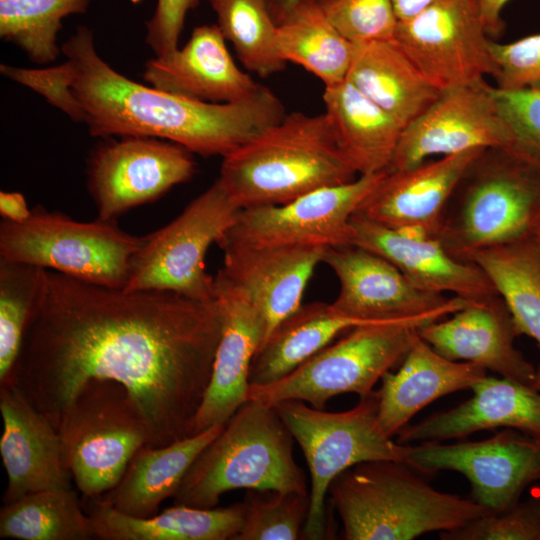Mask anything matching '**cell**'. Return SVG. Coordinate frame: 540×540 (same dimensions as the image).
Wrapping results in <instances>:
<instances>
[{
    "label": "cell",
    "mask_w": 540,
    "mask_h": 540,
    "mask_svg": "<svg viewBox=\"0 0 540 540\" xmlns=\"http://www.w3.org/2000/svg\"><path fill=\"white\" fill-rule=\"evenodd\" d=\"M221 331L216 300L109 288L47 270L5 381L55 427L86 383L118 382L147 423L149 446H165L193 435Z\"/></svg>",
    "instance_id": "6da1fadb"
},
{
    "label": "cell",
    "mask_w": 540,
    "mask_h": 540,
    "mask_svg": "<svg viewBox=\"0 0 540 540\" xmlns=\"http://www.w3.org/2000/svg\"><path fill=\"white\" fill-rule=\"evenodd\" d=\"M61 51L83 123L93 137H156L193 154L223 158L286 115L281 100L263 85L239 101L210 103L134 82L98 55L86 26L78 27Z\"/></svg>",
    "instance_id": "7a4b0ae2"
},
{
    "label": "cell",
    "mask_w": 540,
    "mask_h": 540,
    "mask_svg": "<svg viewBox=\"0 0 540 540\" xmlns=\"http://www.w3.org/2000/svg\"><path fill=\"white\" fill-rule=\"evenodd\" d=\"M357 175L325 112H292L223 157L218 180L244 209L285 204Z\"/></svg>",
    "instance_id": "3957f363"
},
{
    "label": "cell",
    "mask_w": 540,
    "mask_h": 540,
    "mask_svg": "<svg viewBox=\"0 0 540 540\" xmlns=\"http://www.w3.org/2000/svg\"><path fill=\"white\" fill-rule=\"evenodd\" d=\"M405 462L370 460L341 472L327 495L345 540H411L449 532L488 513L473 499L439 491Z\"/></svg>",
    "instance_id": "277c9868"
},
{
    "label": "cell",
    "mask_w": 540,
    "mask_h": 540,
    "mask_svg": "<svg viewBox=\"0 0 540 540\" xmlns=\"http://www.w3.org/2000/svg\"><path fill=\"white\" fill-rule=\"evenodd\" d=\"M293 440L273 405L245 401L193 461L173 504L215 508L224 493L236 489L309 494Z\"/></svg>",
    "instance_id": "5b68a950"
},
{
    "label": "cell",
    "mask_w": 540,
    "mask_h": 540,
    "mask_svg": "<svg viewBox=\"0 0 540 540\" xmlns=\"http://www.w3.org/2000/svg\"><path fill=\"white\" fill-rule=\"evenodd\" d=\"M540 224V173L501 149H486L449 200L435 236L469 262L474 252L534 235Z\"/></svg>",
    "instance_id": "8992f818"
},
{
    "label": "cell",
    "mask_w": 540,
    "mask_h": 540,
    "mask_svg": "<svg viewBox=\"0 0 540 540\" xmlns=\"http://www.w3.org/2000/svg\"><path fill=\"white\" fill-rule=\"evenodd\" d=\"M273 406L302 449L310 471V507L302 539L330 536L326 497L331 482L341 472L370 460L406 463L408 445L386 437L377 427L376 391L343 412H328L300 400Z\"/></svg>",
    "instance_id": "52a82bcc"
},
{
    "label": "cell",
    "mask_w": 540,
    "mask_h": 540,
    "mask_svg": "<svg viewBox=\"0 0 540 540\" xmlns=\"http://www.w3.org/2000/svg\"><path fill=\"white\" fill-rule=\"evenodd\" d=\"M142 242L116 221H77L42 206L23 222L0 224V257L109 288H124Z\"/></svg>",
    "instance_id": "ba28073f"
},
{
    "label": "cell",
    "mask_w": 540,
    "mask_h": 540,
    "mask_svg": "<svg viewBox=\"0 0 540 540\" xmlns=\"http://www.w3.org/2000/svg\"><path fill=\"white\" fill-rule=\"evenodd\" d=\"M56 429L84 499L111 490L136 452L151 441L147 423L127 389L112 380L86 383L61 414Z\"/></svg>",
    "instance_id": "9c48e42d"
},
{
    "label": "cell",
    "mask_w": 540,
    "mask_h": 540,
    "mask_svg": "<svg viewBox=\"0 0 540 540\" xmlns=\"http://www.w3.org/2000/svg\"><path fill=\"white\" fill-rule=\"evenodd\" d=\"M423 326L419 322L355 326L284 377L266 385H249L247 400L270 405L300 400L324 409L330 398L340 394L366 397L385 373L401 363Z\"/></svg>",
    "instance_id": "30bf717a"
},
{
    "label": "cell",
    "mask_w": 540,
    "mask_h": 540,
    "mask_svg": "<svg viewBox=\"0 0 540 540\" xmlns=\"http://www.w3.org/2000/svg\"><path fill=\"white\" fill-rule=\"evenodd\" d=\"M240 211L217 179L171 222L142 236L123 289L215 300V277L207 272L206 254L235 224Z\"/></svg>",
    "instance_id": "8fae6325"
},
{
    "label": "cell",
    "mask_w": 540,
    "mask_h": 540,
    "mask_svg": "<svg viewBox=\"0 0 540 540\" xmlns=\"http://www.w3.org/2000/svg\"><path fill=\"white\" fill-rule=\"evenodd\" d=\"M479 0H438L399 21L394 40L421 74L444 91L496 77Z\"/></svg>",
    "instance_id": "7c38bea8"
},
{
    "label": "cell",
    "mask_w": 540,
    "mask_h": 540,
    "mask_svg": "<svg viewBox=\"0 0 540 540\" xmlns=\"http://www.w3.org/2000/svg\"><path fill=\"white\" fill-rule=\"evenodd\" d=\"M87 160V189L98 218L116 219L153 202L196 172L193 153L175 142L145 136L108 137Z\"/></svg>",
    "instance_id": "4fadbf2b"
},
{
    "label": "cell",
    "mask_w": 540,
    "mask_h": 540,
    "mask_svg": "<svg viewBox=\"0 0 540 540\" xmlns=\"http://www.w3.org/2000/svg\"><path fill=\"white\" fill-rule=\"evenodd\" d=\"M387 170L318 189L281 205L241 209L219 243L252 246L350 245L351 218Z\"/></svg>",
    "instance_id": "5bb4252c"
},
{
    "label": "cell",
    "mask_w": 540,
    "mask_h": 540,
    "mask_svg": "<svg viewBox=\"0 0 540 540\" xmlns=\"http://www.w3.org/2000/svg\"><path fill=\"white\" fill-rule=\"evenodd\" d=\"M406 463L420 473L464 475L472 499L494 513L515 505L529 485L540 481V442L505 428L481 441L408 445Z\"/></svg>",
    "instance_id": "9a60e30c"
},
{
    "label": "cell",
    "mask_w": 540,
    "mask_h": 540,
    "mask_svg": "<svg viewBox=\"0 0 540 540\" xmlns=\"http://www.w3.org/2000/svg\"><path fill=\"white\" fill-rule=\"evenodd\" d=\"M322 263L339 281L331 303L340 313L365 323L430 324L465 307L469 301L416 288L384 257L355 245L328 247Z\"/></svg>",
    "instance_id": "2e32d148"
},
{
    "label": "cell",
    "mask_w": 540,
    "mask_h": 540,
    "mask_svg": "<svg viewBox=\"0 0 540 540\" xmlns=\"http://www.w3.org/2000/svg\"><path fill=\"white\" fill-rule=\"evenodd\" d=\"M507 142V128L492 87L483 80L441 91L404 127L387 170H408L433 155L447 156L476 148L504 149Z\"/></svg>",
    "instance_id": "e0dca14e"
},
{
    "label": "cell",
    "mask_w": 540,
    "mask_h": 540,
    "mask_svg": "<svg viewBox=\"0 0 540 540\" xmlns=\"http://www.w3.org/2000/svg\"><path fill=\"white\" fill-rule=\"evenodd\" d=\"M484 150L442 156L408 170H387L353 215L398 231L435 237L449 200Z\"/></svg>",
    "instance_id": "ac0fdd59"
},
{
    "label": "cell",
    "mask_w": 540,
    "mask_h": 540,
    "mask_svg": "<svg viewBox=\"0 0 540 540\" xmlns=\"http://www.w3.org/2000/svg\"><path fill=\"white\" fill-rule=\"evenodd\" d=\"M215 300L222 331L210 382L195 416L193 434L227 422L247 401L251 362L265 339L261 313L246 293L220 270L215 276Z\"/></svg>",
    "instance_id": "d6986e66"
},
{
    "label": "cell",
    "mask_w": 540,
    "mask_h": 540,
    "mask_svg": "<svg viewBox=\"0 0 540 540\" xmlns=\"http://www.w3.org/2000/svg\"><path fill=\"white\" fill-rule=\"evenodd\" d=\"M0 411V454L8 477L3 504L41 490L71 488L56 427L12 381L0 383Z\"/></svg>",
    "instance_id": "ffe728a7"
},
{
    "label": "cell",
    "mask_w": 540,
    "mask_h": 540,
    "mask_svg": "<svg viewBox=\"0 0 540 540\" xmlns=\"http://www.w3.org/2000/svg\"><path fill=\"white\" fill-rule=\"evenodd\" d=\"M419 334L449 360L474 363L532 387L536 366L515 347L520 335L499 295L469 302L451 317L423 326Z\"/></svg>",
    "instance_id": "44dd1931"
},
{
    "label": "cell",
    "mask_w": 540,
    "mask_h": 540,
    "mask_svg": "<svg viewBox=\"0 0 540 540\" xmlns=\"http://www.w3.org/2000/svg\"><path fill=\"white\" fill-rule=\"evenodd\" d=\"M351 227L350 245L384 257L422 291L450 292L469 302L498 295L478 265L456 259L435 237L398 231L357 215Z\"/></svg>",
    "instance_id": "7402d4cb"
},
{
    "label": "cell",
    "mask_w": 540,
    "mask_h": 540,
    "mask_svg": "<svg viewBox=\"0 0 540 540\" xmlns=\"http://www.w3.org/2000/svg\"><path fill=\"white\" fill-rule=\"evenodd\" d=\"M218 246L224 253L220 271L246 293L264 319V341L282 320L302 305L306 285L327 249L226 242Z\"/></svg>",
    "instance_id": "603a6c76"
},
{
    "label": "cell",
    "mask_w": 540,
    "mask_h": 540,
    "mask_svg": "<svg viewBox=\"0 0 540 540\" xmlns=\"http://www.w3.org/2000/svg\"><path fill=\"white\" fill-rule=\"evenodd\" d=\"M217 24L195 27L172 53L147 61L143 79L152 87L210 103H227L253 94L261 84L235 64Z\"/></svg>",
    "instance_id": "cb8c5ba5"
},
{
    "label": "cell",
    "mask_w": 540,
    "mask_h": 540,
    "mask_svg": "<svg viewBox=\"0 0 540 540\" xmlns=\"http://www.w3.org/2000/svg\"><path fill=\"white\" fill-rule=\"evenodd\" d=\"M461 404L400 430L398 442L462 439L496 428L520 431L540 442V392L507 378L485 376Z\"/></svg>",
    "instance_id": "d4e9b609"
},
{
    "label": "cell",
    "mask_w": 540,
    "mask_h": 540,
    "mask_svg": "<svg viewBox=\"0 0 540 540\" xmlns=\"http://www.w3.org/2000/svg\"><path fill=\"white\" fill-rule=\"evenodd\" d=\"M483 367L449 360L419 337L396 372L388 371L377 390V427L396 436L420 410L438 398L472 389L487 375Z\"/></svg>",
    "instance_id": "484cf974"
},
{
    "label": "cell",
    "mask_w": 540,
    "mask_h": 540,
    "mask_svg": "<svg viewBox=\"0 0 540 540\" xmlns=\"http://www.w3.org/2000/svg\"><path fill=\"white\" fill-rule=\"evenodd\" d=\"M225 424H215L165 446L141 447L120 481L94 499L129 516L156 515L160 504L174 496L193 461L221 433Z\"/></svg>",
    "instance_id": "4316f807"
},
{
    "label": "cell",
    "mask_w": 540,
    "mask_h": 540,
    "mask_svg": "<svg viewBox=\"0 0 540 540\" xmlns=\"http://www.w3.org/2000/svg\"><path fill=\"white\" fill-rule=\"evenodd\" d=\"M403 127L439 96L394 39L353 43L346 77Z\"/></svg>",
    "instance_id": "83f0119b"
},
{
    "label": "cell",
    "mask_w": 540,
    "mask_h": 540,
    "mask_svg": "<svg viewBox=\"0 0 540 540\" xmlns=\"http://www.w3.org/2000/svg\"><path fill=\"white\" fill-rule=\"evenodd\" d=\"M85 504L100 540H233L243 522L242 502L209 509L173 505L148 518L123 514L94 498Z\"/></svg>",
    "instance_id": "f1b7e54d"
},
{
    "label": "cell",
    "mask_w": 540,
    "mask_h": 540,
    "mask_svg": "<svg viewBox=\"0 0 540 540\" xmlns=\"http://www.w3.org/2000/svg\"><path fill=\"white\" fill-rule=\"evenodd\" d=\"M323 102L338 142L357 174L387 170L404 127L348 80L326 86Z\"/></svg>",
    "instance_id": "f546056e"
},
{
    "label": "cell",
    "mask_w": 540,
    "mask_h": 540,
    "mask_svg": "<svg viewBox=\"0 0 540 540\" xmlns=\"http://www.w3.org/2000/svg\"><path fill=\"white\" fill-rule=\"evenodd\" d=\"M363 324L369 323L340 313L331 303L302 304L257 350L249 370V385H266L284 377L338 334Z\"/></svg>",
    "instance_id": "4dcf8cb0"
},
{
    "label": "cell",
    "mask_w": 540,
    "mask_h": 540,
    "mask_svg": "<svg viewBox=\"0 0 540 540\" xmlns=\"http://www.w3.org/2000/svg\"><path fill=\"white\" fill-rule=\"evenodd\" d=\"M281 58L295 63L326 86L346 80L353 43L329 22L314 0L297 1L276 23Z\"/></svg>",
    "instance_id": "1f68e13d"
},
{
    "label": "cell",
    "mask_w": 540,
    "mask_h": 540,
    "mask_svg": "<svg viewBox=\"0 0 540 540\" xmlns=\"http://www.w3.org/2000/svg\"><path fill=\"white\" fill-rule=\"evenodd\" d=\"M468 261L488 276L519 335L532 338L540 347V242L530 236L478 250Z\"/></svg>",
    "instance_id": "d6a6232c"
},
{
    "label": "cell",
    "mask_w": 540,
    "mask_h": 540,
    "mask_svg": "<svg viewBox=\"0 0 540 540\" xmlns=\"http://www.w3.org/2000/svg\"><path fill=\"white\" fill-rule=\"evenodd\" d=\"M0 538L18 540H88L91 520L71 488L46 489L3 504Z\"/></svg>",
    "instance_id": "836d02e7"
},
{
    "label": "cell",
    "mask_w": 540,
    "mask_h": 540,
    "mask_svg": "<svg viewBox=\"0 0 540 540\" xmlns=\"http://www.w3.org/2000/svg\"><path fill=\"white\" fill-rule=\"evenodd\" d=\"M209 1L217 26L247 70L268 77L285 68L276 43L277 24L265 0Z\"/></svg>",
    "instance_id": "e575fe53"
},
{
    "label": "cell",
    "mask_w": 540,
    "mask_h": 540,
    "mask_svg": "<svg viewBox=\"0 0 540 540\" xmlns=\"http://www.w3.org/2000/svg\"><path fill=\"white\" fill-rule=\"evenodd\" d=\"M91 0H0V37L19 47L33 63L57 59L62 20L86 12Z\"/></svg>",
    "instance_id": "d590c367"
},
{
    "label": "cell",
    "mask_w": 540,
    "mask_h": 540,
    "mask_svg": "<svg viewBox=\"0 0 540 540\" xmlns=\"http://www.w3.org/2000/svg\"><path fill=\"white\" fill-rule=\"evenodd\" d=\"M47 269L0 257V383L12 373Z\"/></svg>",
    "instance_id": "8d00e7d4"
},
{
    "label": "cell",
    "mask_w": 540,
    "mask_h": 540,
    "mask_svg": "<svg viewBox=\"0 0 540 540\" xmlns=\"http://www.w3.org/2000/svg\"><path fill=\"white\" fill-rule=\"evenodd\" d=\"M243 522L233 540H296L302 538L309 494L276 490H246Z\"/></svg>",
    "instance_id": "74e56055"
},
{
    "label": "cell",
    "mask_w": 540,
    "mask_h": 540,
    "mask_svg": "<svg viewBox=\"0 0 540 540\" xmlns=\"http://www.w3.org/2000/svg\"><path fill=\"white\" fill-rule=\"evenodd\" d=\"M492 93L508 132L501 150L540 173V91L492 87Z\"/></svg>",
    "instance_id": "f35d334b"
},
{
    "label": "cell",
    "mask_w": 540,
    "mask_h": 540,
    "mask_svg": "<svg viewBox=\"0 0 540 540\" xmlns=\"http://www.w3.org/2000/svg\"><path fill=\"white\" fill-rule=\"evenodd\" d=\"M351 43L394 39L398 18L392 0H314Z\"/></svg>",
    "instance_id": "ab89813d"
},
{
    "label": "cell",
    "mask_w": 540,
    "mask_h": 540,
    "mask_svg": "<svg viewBox=\"0 0 540 540\" xmlns=\"http://www.w3.org/2000/svg\"><path fill=\"white\" fill-rule=\"evenodd\" d=\"M442 540H540V499L488 512L464 527L439 534Z\"/></svg>",
    "instance_id": "60d3db41"
},
{
    "label": "cell",
    "mask_w": 540,
    "mask_h": 540,
    "mask_svg": "<svg viewBox=\"0 0 540 540\" xmlns=\"http://www.w3.org/2000/svg\"><path fill=\"white\" fill-rule=\"evenodd\" d=\"M490 51L498 69L497 88L540 91V33L506 44L490 41Z\"/></svg>",
    "instance_id": "b9f144b4"
},
{
    "label": "cell",
    "mask_w": 540,
    "mask_h": 540,
    "mask_svg": "<svg viewBox=\"0 0 540 540\" xmlns=\"http://www.w3.org/2000/svg\"><path fill=\"white\" fill-rule=\"evenodd\" d=\"M1 74L36 93L72 120L83 122L82 110L71 90V71L67 61L49 68H22L1 64Z\"/></svg>",
    "instance_id": "7bdbcfd3"
},
{
    "label": "cell",
    "mask_w": 540,
    "mask_h": 540,
    "mask_svg": "<svg viewBox=\"0 0 540 540\" xmlns=\"http://www.w3.org/2000/svg\"><path fill=\"white\" fill-rule=\"evenodd\" d=\"M199 0H157L152 17L146 22V43L156 57L178 48L187 13Z\"/></svg>",
    "instance_id": "ee69618b"
},
{
    "label": "cell",
    "mask_w": 540,
    "mask_h": 540,
    "mask_svg": "<svg viewBox=\"0 0 540 540\" xmlns=\"http://www.w3.org/2000/svg\"><path fill=\"white\" fill-rule=\"evenodd\" d=\"M31 214L24 196L19 192H0V215L5 221L20 223Z\"/></svg>",
    "instance_id": "f6af8a7d"
},
{
    "label": "cell",
    "mask_w": 540,
    "mask_h": 540,
    "mask_svg": "<svg viewBox=\"0 0 540 540\" xmlns=\"http://www.w3.org/2000/svg\"><path fill=\"white\" fill-rule=\"evenodd\" d=\"M509 0H479L481 15L488 35H498L503 30L501 11Z\"/></svg>",
    "instance_id": "bcb514c9"
},
{
    "label": "cell",
    "mask_w": 540,
    "mask_h": 540,
    "mask_svg": "<svg viewBox=\"0 0 540 540\" xmlns=\"http://www.w3.org/2000/svg\"><path fill=\"white\" fill-rule=\"evenodd\" d=\"M438 0H392L399 21L407 20Z\"/></svg>",
    "instance_id": "7dc6e473"
},
{
    "label": "cell",
    "mask_w": 540,
    "mask_h": 540,
    "mask_svg": "<svg viewBox=\"0 0 540 540\" xmlns=\"http://www.w3.org/2000/svg\"><path fill=\"white\" fill-rule=\"evenodd\" d=\"M299 0H265L270 14L277 23Z\"/></svg>",
    "instance_id": "c3c4849f"
},
{
    "label": "cell",
    "mask_w": 540,
    "mask_h": 540,
    "mask_svg": "<svg viewBox=\"0 0 540 540\" xmlns=\"http://www.w3.org/2000/svg\"><path fill=\"white\" fill-rule=\"evenodd\" d=\"M532 388L540 392V363L536 366V372H535Z\"/></svg>",
    "instance_id": "681fc988"
},
{
    "label": "cell",
    "mask_w": 540,
    "mask_h": 540,
    "mask_svg": "<svg viewBox=\"0 0 540 540\" xmlns=\"http://www.w3.org/2000/svg\"><path fill=\"white\" fill-rule=\"evenodd\" d=\"M533 236L540 242V224H539V226L537 227V229L535 230Z\"/></svg>",
    "instance_id": "f907efd6"
}]
</instances>
